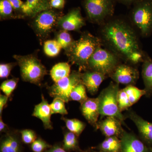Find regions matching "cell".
I'll list each match as a JSON object with an SVG mask.
<instances>
[{
	"instance_id": "cell-1",
	"label": "cell",
	"mask_w": 152,
	"mask_h": 152,
	"mask_svg": "<svg viewBox=\"0 0 152 152\" xmlns=\"http://www.w3.org/2000/svg\"><path fill=\"white\" fill-rule=\"evenodd\" d=\"M99 35L102 46L121 60L133 65L143 61L145 53L142 50L140 35L129 20L112 17L100 25Z\"/></svg>"
},
{
	"instance_id": "cell-2",
	"label": "cell",
	"mask_w": 152,
	"mask_h": 152,
	"mask_svg": "<svg viewBox=\"0 0 152 152\" xmlns=\"http://www.w3.org/2000/svg\"><path fill=\"white\" fill-rule=\"evenodd\" d=\"M102 44L99 37L91 33H83L78 40L75 41L66 52L69 61L73 64L78 66L79 71H86L89 60Z\"/></svg>"
},
{
	"instance_id": "cell-3",
	"label": "cell",
	"mask_w": 152,
	"mask_h": 152,
	"mask_svg": "<svg viewBox=\"0 0 152 152\" xmlns=\"http://www.w3.org/2000/svg\"><path fill=\"white\" fill-rule=\"evenodd\" d=\"M129 20L140 36L152 34V0H140L133 5Z\"/></svg>"
},
{
	"instance_id": "cell-4",
	"label": "cell",
	"mask_w": 152,
	"mask_h": 152,
	"mask_svg": "<svg viewBox=\"0 0 152 152\" xmlns=\"http://www.w3.org/2000/svg\"><path fill=\"white\" fill-rule=\"evenodd\" d=\"M120 89L119 84L111 82L101 92L97 98L101 118L115 117L126 126L124 122L126 117L120 110L118 103V94Z\"/></svg>"
},
{
	"instance_id": "cell-5",
	"label": "cell",
	"mask_w": 152,
	"mask_h": 152,
	"mask_svg": "<svg viewBox=\"0 0 152 152\" xmlns=\"http://www.w3.org/2000/svg\"><path fill=\"white\" fill-rule=\"evenodd\" d=\"M13 57L20 67L23 81L39 86L47 74L46 68L40 61L32 54L15 55Z\"/></svg>"
},
{
	"instance_id": "cell-6",
	"label": "cell",
	"mask_w": 152,
	"mask_h": 152,
	"mask_svg": "<svg viewBox=\"0 0 152 152\" xmlns=\"http://www.w3.org/2000/svg\"><path fill=\"white\" fill-rule=\"evenodd\" d=\"M121 60L110 50L100 47L89 60L87 70L98 72L108 77L121 64Z\"/></svg>"
},
{
	"instance_id": "cell-7",
	"label": "cell",
	"mask_w": 152,
	"mask_h": 152,
	"mask_svg": "<svg viewBox=\"0 0 152 152\" xmlns=\"http://www.w3.org/2000/svg\"><path fill=\"white\" fill-rule=\"evenodd\" d=\"M116 0H85L84 7L89 21L100 26L113 17Z\"/></svg>"
},
{
	"instance_id": "cell-8",
	"label": "cell",
	"mask_w": 152,
	"mask_h": 152,
	"mask_svg": "<svg viewBox=\"0 0 152 152\" xmlns=\"http://www.w3.org/2000/svg\"><path fill=\"white\" fill-rule=\"evenodd\" d=\"M81 71H74L66 77L55 83L48 88L49 95L53 98H58L68 103L70 95L74 88L82 83Z\"/></svg>"
},
{
	"instance_id": "cell-9",
	"label": "cell",
	"mask_w": 152,
	"mask_h": 152,
	"mask_svg": "<svg viewBox=\"0 0 152 152\" xmlns=\"http://www.w3.org/2000/svg\"><path fill=\"white\" fill-rule=\"evenodd\" d=\"M60 18L56 13L50 10L38 14L33 22V27L38 36L43 38L48 35L58 25Z\"/></svg>"
},
{
	"instance_id": "cell-10",
	"label": "cell",
	"mask_w": 152,
	"mask_h": 152,
	"mask_svg": "<svg viewBox=\"0 0 152 152\" xmlns=\"http://www.w3.org/2000/svg\"><path fill=\"white\" fill-rule=\"evenodd\" d=\"M139 75L138 70L137 68L130 64L121 63L110 77L119 84L134 86L139 79Z\"/></svg>"
},
{
	"instance_id": "cell-11",
	"label": "cell",
	"mask_w": 152,
	"mask_h": 152,
	"mask_svg": "<svg viewBox=\"0 0 152 152\" xmlns=\"http://www.w3.org/2000/svg\"><path fill=\"white\" fill-rule=\"evenodd\" d=\"M146 95L145 89H140L133 86H126L120 89L118 94V103L121 112L127 110L138 102L142 96Z\"/></svg>"
},
{
	"instance_id": "cell-12",
	"label": "cell",
	"mask_w": 152,
	"mask_h": 152,
	"mask_svg": "<svg viewBox=\"0 0 152 152\" xmlns=\"http://www.w3.org/2000/svg\"><path fill=\"white\" fill-rule=\"evenodd\" d=\"M86 25L82 16L80 9H73L66 15L61 17L58 22V26L64 31H77Z\"/></svg>"
},
{
	"instance_id": "cell-13",
	"label": "cell",
	"mask_w": 152,
	"mask_h": 152,
	"mask_svg": "<svg viewBox=\"0 0 152 152\" xmlns=\"http://www.w3.org/2000/svg\"><path fill=\"white\" fill-rule=\"evenodd\" d=\"M22 142L20 131L10 129L1 137L0 152H22Z\"/></svg>"
},
{
	"instance_id": "cell-14",
	"label": "cell",
	"mask_w": 152,
	"mask_h": 152,
	"mask_svg": "<svg viewBox=\"0 0 152 152\" xmlns=\"http://www.w3.org/2000/svg\"><path fill=\"white\" fill-rule=\"evenodd\" d=\"M81 112L85 118L93 127L98 129V118L100 115L97 98H88L80 104Z\"/></svg>"
},
{
	"instance_id": "cell-15",
	"label": "cell",
	"mask_w": 152,
	"mask_h": 152,
	"mask_svg": "<svg viewBox=\"0 0 152 152\" xmlns=\"http://www.w3.org/2000/svg\"><path fill=\"white\" fill-rule=\"evenodd\" d=\"M121 122L113 117H106V118L98 121V129L107 137H121L124 132Z\"/></svg>"
},
{
	"instance_id": "cell-16",
	"label": "cell",
	"mask_w": 152,
	"mask_h": 152,
	"mask_svg": "<svg viewBox=\"0 0 152 152\" xmlns=\"http://www.w3.org/2000/svg\"><path fill=\"white\" fill-rule=\"evenodd\" d=\"M107 78L103 74L88 70L82 73L81 75L82 84L92 95H94L98 92L101 84Z\"/></svg>"
},
{
	"instance_id": "cell-17",
	"label": "cell",
	"mask_w": 152,
	"mask_h": 152,
	"mask_svg": "<svg viewBox=\"0 0 152 152\" xmlns=\"http://www.w3.org/2000/svg\"><path fill=\"white\" fill-rule=\"evenodd\" d=\"M121 152H148L146 147L135 136L124 131L121 137Z\"/></svg>"
},
{
	"instance_id": "cell-18",
	"label": "cell",
	"mask_w": 152,
	"mask_h": 152,
	"mask_svg": "<svg viewBox=\"0 0 152 152\" xmlns=\"http://www.w3.org/2000/svg\"><path fill=\"white\" fill-rule=\"evenodd\" d=\"M52 112L50 104L43 94H42V101L39 104L35 106L32 115L41 120L45 129L52 130L53 129L51 121Z\"/></svg>"
},
{
	"instance_id": "cell-19",
	"label": "cell",
	"mask_w": 152,
	"mask_h": 152,
	"mask_svg": "<svg viewBox=\"0 0 152 152\" xmlns=\"http://www.w3.org/2000/svg\"><path fill=\"white\" fill-rule=\"evenodd\" d=\"M126 116L135 124L142 137L147 141L152 142V123L144 120L131 110L127 113Z\"/></svg>"
},
{
	"instance_id": "cell-20",
	"label": "cell",
	"mask_w": 152,
	"mask_h": 152,
	"mask_svg": "<svg viewBox=\"0 0 152 152\" xmlns=\"http://www.w3.org/2000/svg\"><path fill=\"white\" fill-rule=\"evenodd\" d=\"M51 7L48 0H27L21 11L27 16L34 17L43 11L50 10Z\"/></svg>"
},
{
	"instance_id": "cell-21",
	"label": "cell",
	"mask_w": 152,
	"mask_h": 152,
	"mask_svg": "<svg viewBox=\"0 0 152 152\" xmlns=\"http://www.w3.org/2000/svg\"><path fill=\"white\" fill-rule=\"evenodd\" d=\"M142 76L147 96L152 94V59L145 54L142 62Z\"/></svg>"
},
{
	"instance_id": "cell-22",
	"label": "cell",
	"mask_w": 152,
	"mask_h": 152,
	"mask_svg": "<svg viewBox=\"0 0 152 152\" xmlns=\"http://www.w3.org/2000/svg\"><path fill=\"white\" fill-rule=\"evenodd\" d=\"M70 74V65L66 62L58 63L53 67L50 72L51 77L55 83L66 77Z\"/></svg>"
},
{
	"instance_id": "cell-23",
	"label": "cell",
	"mask_w": 152,
	"mask_h": 152,
	"mask_svg": "<svg viewBox=\"0 0 152 152\" xmlns=\"http://www.w3.org/2000/svg\"><path fill=\"white\" fill-rule=\"evenodd\" d=\"M62 148L66 151H75L78 148V136L67 129H64Z\"/></svg>"
},
{
	"instance_id": "cell-24",
	"label": "cell",
	"mask_w": 152,
	"mask_h": 152,
	"mask_svg": "<svg viewBox=\"0 0 152 152\" xmlns=\"http://www.w3.org/2000/svg\"><path fill=\"white\" fill-rule=\"evenodd\" d=\"M121 145V140L118 137H107L100 144V148L102 151L105 152H119Z\"/></svg>"
},
{
	"instance_id": "cell-25",
	"label": "cell",
	"mask_w": 152,
	"mask_h": 152,
	"mask_svg": "<svg viewBox=\"0 0 152 152\" xmlns=\"http://www.w3.org/2000/svg\"><path fill=\"white\" fill-rule=\"evenodd\" d=\"M61 119L65 123L67 129L78 136L81 134L86 126L85 123L77 119H68L62 117Z\"/></svg>"
},
{
	"instance_id": "cell-26",
	"label": "cell",
	"mask_w": 152,
	"mask_h": 152,
	"mask_svg": "<svg viewBox=\"0 0 152 152\" xmlns=\"http://www.w3.org/2000/svg\"><path fill=\"white\" fill-rule=\"evenodd\" d=\"M86 89V87L82 83L76 86L70 95V101H76L80 104L83 103L88 98Z\"/></svg>"
},
{
	"instance_id": "cell-27",
	"label": "cell",
	"mask_w": 152,
	"mask_h": 152,
	"mask_svg": "<svg viewBox=\"0 0 152 152\" xmlns=\"http://www.w3.org/2000/svg\"><path fill=\"white\" fill-rule=\"evenodd\" d=\"M62 48L56 40H50L45 42L44 50L45 54L49 57H55L58 55Z\"/></svg>"
},
{
	"instance_id": "cell-28",
	"label": "cell",
	"mask_w": 152,
	"mask_h": 152,
	"mask_svg": "<svg viewBox=\"0 0 152 152\" xmlns=\"http://www.w3.org/2000/svg\"><path fill=\"white\" fill-rule=\"evenodd\" d=\"M56 40L60 44L62 48L65 50L66 52L69 49L75 41L73 39L67 31L64 30L58 34Z\"/></svg>"
},
{
	"instance_id": "cell-29",
	"label": "cell",
	"mask_w": 152,
	"mask_h": 152,
	"mask_svg": "<svg viewBox=\"0 0 152 152\" xmlns=\"http://www.w3.org/2000/svg\"><path fill=\"white\" fill-rule=\"evenodd\" d=\"M65 102L58 98H54L53 102L50 104L52 114H59L65 115L68 114L65 107Z\"/></svg>"
},
{
	"instance_id": "cell-30",
	"label": "cell",
	"mask_w": 152,
	"mask_h": 152,
	"mask_svg": "<svg viewBox=\"0 0 152 152\" xmlns=\"http://www.w3.org/2000/svg\"><path fill=\"white\" fill-rule=\"evenodd\" d=\"M18 81L19 79L18 78L7 80L2 83L0 89L5 95L10 97L16 88Z\"/></svg>"
},
{
	"instance_id": "cell-31",
	"label": "cell",
	"mask_w": 152,
	"mask_h": 152,
	"mask_svg": "<svg viewBox=\"0 0 152 152\" xmlns=\"http://www.w3.org/2000/svg\"><path fill=\"white\" fill-rule=\"evenodd\" d=\"M14 9L8 0H0V16L1 19L12 17Z\"/></svg>"
},
{
	"instance_id": "cell-32",
	"label": "cell",
	"mask_w": 152,
	"mask_h": 152,
	"mask_svg": "<svg viewBox=\"0 0 152 152\" xmlns=\"http://www.w3.org/2000/svg\"><path fill=\"white\" fill-rule=\"evenodd\" d=\"M52 146L42 139L38 137L31 144V148L34 152H45Z\"/></svg>"
},
{
	"instance_id": "cell-33",
	"label": "cell",
	"mask_w": 152,
	"mask_h": 152,
	"mask_svg": "<svg viewBox=\"0 0 152 152\" xmlns=\"http://www.w3.org/2000/svg\"><path fill=\"white\" fill-rule=\"evenodd\" d=\"M22 142L26 144H31L37 138L35 131L30 129L20 131Z\"/></svg>"
},
{
	"instance_id": "cell-34",
	"label": "cell",
	"mask_w": 152,
	"mask_h": 152,
	"mask_svg": "<svg viewBox=\"0 0 152 152\" xmlns=\"http://www.w3.org/2000/svg\"><path fill=\"white\" fill-rule=\"evenodd\" d=\"M16 63L1 64L0 65V78H7L10 75L11 71L16 65Z\"/></svg>"
},
{
	"instance_id": "cell-35",
	"label": "cell",
	"mask_w": 152,
	"mask_h": 152,
	"mask_svg": "<svg viewBox=\"0 0 152 152\" xmlns=\"http://www.w3.org/2000/svg\"><path fill=\"white\" fill-rule=\"evenodd\" d=\"M65 3V0H51L50 4L52 7L60 10L64 8Z\"/></svg>"
},
{
	"instance_id": "cell-36",
	"label": "cell",
	"mask_w": 152,
	"mask_h": 152,
	"mask_svg": "<svg viewBox=\"0 0 152 152\" xmlns=\"http://www.w3.org/2000/svg\"><path fill=\"white\" fill-rule=\"evenodd\" d=\"M9 98V97L5 95H0V116H2L3 109L7 105Z\"/></svg>"
},
{
	"instance_id": "cell-37",
	"label": "cell",
	"mask_w": 152,
	"mask_h": 152,
	"mask_svg": "<svg viewBox=\"0 0 152 152\" xmlns=\"http://www.w3.org/2000/svg\"><path fill=\"white\" fill-rule=\"evenodd\" d=\"M9 1L12 5L14 10H21L22 7L24 3L21 0H8Z\"/></svg>"
},
{
	"instance_id": "cell-38",
	"label": "cell",
	"mask_w": 152,
	"mask_h": 152,
	"mask_svg": "<svg viewBox=\"0 0 152 152\" xmlns=\"http://www.w3.org/2000/svg\"><path fill=\"white\" fill-rule=\"evenodd\" d=\"M45 152H68L64 149L62 147L58 144H56L53 146H52L51 148L47 150Z\"/></svg>"
},
{
	"instance_id": "cell-39",
	"label": "cell",
	"mask_w": 152,
	"mask_h": 152,
	"mask_svg": "<svg viewBox=\"0 0 152 152\" xmlns=\"http://www.w3.org/2000/svg\"><path fill=\"white\" fill-rule=\"evenodd\" d=\"M10 130L9 126L4 122L2 118V116H0V132L6 133Z\"/></svg>"
},
{
	"instance_id": "cell-40",
	"label": "cell",
	"mask_w": 152,
	"mask_h": 152,
	"mask_svg": "<svg viewBox=\"0 0 152 152\" xmlns=\"http://www.w3.org/2000/svg\"><path fill=\"white\" fill-rule=\"evenodd\" d=\"M139 1L140 0H116L117 1L127 7L133 5L134 4Z\"/></svg>"
},
{
	"instance_id": "cell-41",
	"label": "cell",
	"mask_w": 152,
	"mask_h": 152,
	"mask_svg": "<svg viewBox=\"0 0 152 152\" xmlns=\"http://www.w3.org/2000/svg\"><path fill=\"white\" fill-rule=\"evenodd\" d=\"M99 152H105L102 151Z\"/></svg>"
}]
</instances>
